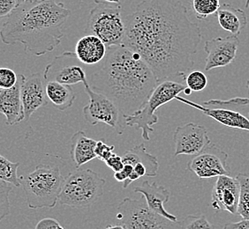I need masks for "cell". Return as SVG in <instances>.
I'll list each match as a JSON object with an SVG mask.
<instances>
[{"instance_id": "obj_1", "label": "cell", "mask_w": 249, "mask_h": 229, "mask_svg": "<svg viewBox=\"0 0 249 229\" xmlns=\"http://www.w3.org/2000/svg\"><path fill=\"white\" fill-rule=\"evenodd\" d=\"M124 19L123 45L139 55L158 83L185 82L202 35L182 0H142Z\"/></svg>"}, {"instance_id": "obj_2", "label": "cell", "mask_w": 249, "mask_h": 229, "mask_svg": "<svg viewBox=\"0 0 249 229\" xmlns=\"http://www.w3.org/2000/svg\"><path fill=\"white\" fill-rule=\"evenodd\" d=\"M104 60L88 82L112 100L125 118L142 108L159 83L139 55L124 45L107 48Z\"/></svg>"}, {"instance_id": "obj_3", "label": "cell", "mask_w": 249, "mask_h": 229, "mask_svg": "<svg viewBox=\"0 0 249 229\" xmlns=\"http://www.w3.org/2000/svg\"><path fill=\"white\" fill-rule=\"evenodd\" d=\"M70 15L63 3L26 0L2 26L0 38L5 45L21 43L26 52L42 57L61 43L63 28Z\"/></svg>"}, {"instance_id": "obj_4", "label": "cell", "mask_w": 249, "mask_h": 229, "mask_svg": "<svg viewBox=\"0 0 249 229\" xmlns=\"http://www.w3.org/2000/svg\"><path fill=\"white\" fill-rule=\"evenodd\" d=\"M67 176H64L58 164L51 162L40 163L33 171L19 177L29 208L55 207Z\"/></svg>"}, {"instance_id": "obj_5", "label": "cell", "mask_w": 249, "mask_h": 229, "mask_svg": "<svg viewBox=\"0 0 249 229\" xmlns=\"http://www.w3.org/2000/svg\"><path fill=\"white\" fill-rule=\"evenodd\" d=\"M106 180L92 169L78 168L68 174L58 196L61 205L89 208L104 195Z\"/></svg>"}, {"instance_id": "obj_6", "label": "cell", "mask_w": 249, "mask_h": 229, "mask_svg": "<svg viewBox=\"0 0 249 229\" xmlns=\"http://www.w3.org/2000/svg\"><path fill=\"white\" fill-rule=\"evenodd\" d=\"M186 88L187 86L179 82L165 81L159 83L142 108L134 114L125 117L124 123L127 126L142 130V136L144 140L149 141L150 133L154 131L152 126L158 123L156 111L161 106L174 100Z\"/></svg>"}, {"instance_id": "obj_7", "label": "cell", "mask_w": 249, "mask_h": 229, "mask_svg": "<svg viewBox=\"0 0 249 229\" xmlns=\"http://www.w3.org/2000/svg\"><path fill=\"white\" fill-rule=\"evenodd\" d=\"M85 31L102 40L107 48L123 45L125 25L121 5L96 4L90 10Z\"/></svg>"}, {"instance_id": "obj_8", "label": "cell", "mask_w": 249, "mask_h": 229, "mask_svg": "<svg viewBox=\"0 0 249 229\" xmlns=\"http://www.w3.org/2000/svg\"><path fill=\"white\" fill-rule=\"evenodd\" d=\"M117 219L125 229H182L181 222L168 220L149 210L144 198H124L118 205Z\"/></svg>"}, {"instance_id": "obj_9", "label": "cell", "mask_w": 249, "mask_h": 229, "mask_svg": "<svg viewBox=\"0 0 249 229\" xmlns=\"http://www.w3.org/2000/svg\"><path fill=\"white\" fill-rule=\"evenodd\" d=\"M83 85L89 98V104L82 110L87 122L91 125L106 124L115 130L120 135L123 133L124 127L121 123V116L123 115L115 103L105 95L93 90L88 80L83 82Z\"/></svg>"}, {"instance_id": "obj_10", "label": "cell", "mask_w": 249, "mask_h": 229, "mask_svg": "<svg viewBox=\"0 0 249 229\" xmlns=\"http://www.w3.org/2000/svg\"><path fill=\"white\" fill-rule=\"evenodd\" d=\"M43 79L45 82H58L67 86L83 83L88 80L83 64L72 51H65L54 57L45 67Z\"/></svg>"}, {"instance_id": "obj_11", "label": "cell", "mask_w": 249, "mask_h": 229, "mask_svg": "<svg viewBox=\"0 0 249 229\" xmlns=\"http://www.w3.org/2000/svg\"><path fill=\"white\" fill-rule=\"evenodd\" d=\"M227 159L226 152L216 144H210L201 153L192 158L187 163V170L195 173L200 179L231 176Z\"/></svg>"}, {"instance_id": "obj_12", "label": "cell", "mask_w": 249, "mask_h": 229, "mask_svg": "<svg viewBox=\"0 0 249 229\" xmlns=\"http://www.w3.org/2000/svg\"><path fill=\"white\" fill-rule=\"evenodd\" d=\"M174 156L196 155L211 144L206 128L201 124L188 123L178 126L173 134Z\"/></svg>"}, {"instance_id": "obj_13", "label": "cell", "mask_w": 249, "mask_h": 229, "mask_svg": "<svg viewBox=\"0 0 249 229\" xmlns=\"http://www.w3.org/2000/svg\"><path fill=\"white\" fill-rule=\"evenodd\" d=\"M239 46V37L232 34L206 41L204 44V51L207 53L205 71L230 65L234 62Z\"/></svg>"}, {"instance_id": "obj_14", "label": "cell", "mask_w": 249, "mask_h": 229, "mask_svg": "<svg viewBox=\"0 0 249 229\" xmlns=\"http://www.w3.org/2000/svg\"><path fill=\"white\" fill-rule=\"evenodd\" d=\"M20 78V97L23 106L25 120L40 108L48 104V99L43 83V76L36 72L29 77L19 74Z\"/></svg>"}, {"instance_id": "obj_15", "label": "cell", "mask_w": 249, "mask_h": 229, "mask_svg": "<svg viewBox=\"0 0 249 229\" xmlns=\"http://www.w3.org/2000/svg\"><path fill=\"white\" fill-rule=\"evenodd\" d=\"M240 197V184L235 177H217L211 192V206L219 212L225 211L237 214Z\"/></svg>"}, {"instance_id": "obj_16", "label": "cell", "mask_w": 249, "mask_h": 229, "mask_svg": "<svg viewBox=\"0 0 249 229\" xmlns=\"http://www.w3.org/2000/svg\"><path fill=\"white\" fill-rule=\"evenodd\" d=\"M134 191L143 196L149 210L163 216L168 220L178 221L177 217L169 213L164 208V204L167 203L171 196V193L166 188L158 185L157 182L150 183L149 181H144L140 186L135 187Z\"/></svg>"}, {"instance_id": "obj_17", "label": "cell", "mask_w": 249, "mask_h": 229, "mask_svg": "<svg viewBox=\"0 0 249 229\" xmlns=\"http://www.w3.org/2000/svg\"><path fill=\"white\" fill-rule=\"evenodd\" d=\"M176 100L181 101L183 103L196 110H200L204 114L210 116L211 118L216 120L219 124H223L230 128L247 131L249 132V118L240 114V112L228 109H219V108H206L191 100H187L178 96L175 98Z\"/></svg>"}, {"instance_id": "obj_18", "label": "cell", "mask_w": 249, "mask_h": 229, "mask_svg": "<svg viewBox=\"0 0 249 229\" xmlns=\"http://www.w3.org/2000/svg\"><path fill=\"white\" fill-rule=\"evenodd\" d=\"M0 114L5 115L7 125L19 124L25 120L20 97V78L14 87L0 90Z\"/></svg>"}, {"instance_id": "obj_19", "label": "cell", "mask_w": 249, "mask_h": 229, "mask_svg": "<svg viewBox=\"0 0 249 229\" xmlns=\"http://www.w3.org/2000/svg\"><path fill=\"white\" fill-rule=\"evenodd\" d=\"M107 47L103 41L93 34H87L78 41L75 54L83 65H96L105 59Z\"/></svg>"}, {"instance_id": "obj_20", "label": "cell", "mask_w": 249, "mask_h": 229, "mask_svg": "<svg viewBox=\"0 0 249 229\" xmlns=\"http://www.w3.org/2000/svg\"><path fill=\"white\" fill-rule=\"evenodd\" d=\"M215 15L222 29L238 37L248 25V16L244 11L227 3L220 5Z\"/></svg>"}, {"instance_id": "obj_21", "label": "cell", "mask_w": 249, "mask_h": 229, "mask_svg": "<svg viewBox=\"0 0 249 229\" xmlns=\"http://www.w3.org/2000/svg\"><path fill=\"white\" fill-rule=\"evenodd\" d=\"M96 140L88 138L83 131H78L71 139V158L76 169L96 159Z\"/></svg>"}, {"instance_id": "obj_22", "label": "cell", "mask_w": 249, "mask_h": 229, "mask_svg": "<svg viewBox=\"0 0 249 229\" xmlns=\"http://www.w3.org/2000/svg\"><path fill=\"white\" fill-rule=\"evenodd\" d=\"M122 162L124 165H131L132 167L136 163L142 164L147 169V177H155L158 175L159 164L158 158L147 152L143 143L140 144L128 150L122 156Z\"/></svg>"}, {"instance_id": "obj_23", "label": "cell", "mask_w": 249, "mask_h": 229, "mask_svg": "<svg viewBox=\"0 0 249 229\" xmlns=\"http://www.w3.org/2000/svg\"><path fill=\"white\" fill-rule=\"evenodd\" d=\"M46 96L53 105L61 111L68 110L72 107L76 96L72 86L63 85L58 82H46Z\"/></svg>"}, {"instance_id": "obj_24", "label": "cell", "mask_w": 249, "mask_h": 229, "mask_svg": "<svg viewBox=\"0 0 249 229\" xmlns=\"http://www.w3.org/2000/svg\"><path fill=\"white\" fill-rule=\"evenodd\" d=\"M240 184V197L237 214L243 220H249V173H240L236 177Z\"/></svg>"}, {"instance_id": "obj_25", "label": "cell", "mask_w": 249, "mask_h": 229, "mask_svg": "<svg viewBox=\"0 0 249 229\" xmlns=\"http://www.w3.org/2000/svg\"><path fill=\"white\" fill-rule=\"evenodd\" d=\"M19 163H12L0 153V181H5L13 186H20L18 177Z\"/></svg>"}, {"instance_id": "obj_26", "label": "cell", "mask_w": 249, "mask_h": 229, "mask_svg": "<svg viewBox=\"0 0 249 229\" xmlns=\"http://www.w3.org/2000/svg\"><path fill=\"white\" fill-rule=\"evenodd\" d=\"M220 7L219 0H193V10L198 19H206L216 15Z\"/></svg>"}, {"instance_id": "obj_27", "label": "cell", "mask_w": 249, "mask_h": 229, "mask_svg": "<svg viewBox=\"0 0 249 229\" xmlns=\"http://www.w3.org/2000/svg\"><path fill=\"white\" fill-rule=\"evenodd\" d=\"M182 229H215L204 214L187 216L181 222Z\"/></svg>"}, {"instance_id": "obj_28", "label": "cell", "mask_w": 249, "mask_h": 229, "mask_svg": "<svg viewBox=\"0 0 249 229\" xmlns=\"http://www.w3.org/2000/svg\"><path fill=\"white\" fill-rule=\"evenodd\" d=\"M186 86L192 92L204 90L208 85V78L202 72L194 71L189 72L186 77Z\"/></svg>"}, {"instance_id": "obj_29", "label": "cell", "mask_w": 249, "mask_h": 229, "mask_svg": "<svg viewBox=\"0 0 249 229\" xmlns=\"http://www.w3.org/2000/svg\"><path fill=\"white\" fill-rule=\"evenodd\" d=\"M12 191V184L0 181V221L10 214L9 196Z\"/></svg>"}, {"instance_id": "obj_30", "label": "cell", "mask_w": 249, "mask_h": 229, "mask_svg": "<svg viewBox=\"0 0 249 229\" xmlns=\"http://www.w3.org/2000/svg\"><path fill=\"white\" fill-rule=\"evenodd\" d=\"M249 104V99L247 98H239L236 97L228 100H210L203 101L202 106L206 108H219V109H228L230 110L232 107L245 106Z\"/></svg>"}, {"instance_id": "obj_31", "label": "cell", "mask_w": 249, "mask_h": 229, "mask_svg": "<svg viewBox=\"0 0 249 229\" xmlns=\"http://www.w3.org/2000/svg\"><path fill=\"white\" fill-rule=\"evenodd\" d=\"M18 75L7 67H0V90L10 89L16 85Z\"/></svg>"}, {"instance_id": "obj_32", "label": "cell", "mask_w": 249, "mask_h": 229, "mask_svg": "<svg viewBox=\"0 0 249 229\" xmlns=\"http://www.w3.org/2000/svg\"><path fill=\"white\" fill-rule=\"evenodd\" d=\"M114 148H115L114 146L107 145L104 143L103 141H97L96 148H95L96 159L106 163V161L113 154Z\"/></svg>"}, {"instance_id": "obj_33", "label": "cell", "mask_w": 249, "mask_h": 229, "mask_svg": "<svg viewBox=\"0 0 249 229\" xmlns=\"http://www.w3.org/2000/svg\"><path fill=\"white\" fill-rule=\"evenodd\" d=\"M18 7L16 0H0V20L8 18Z\"/></svg>"}, {"instance_id": "obj_34", "label": "cell", "mask_w": 249, "mask_h": 229, "mask_svg": "<svg viewBox=\"0 0 249 229\" xmlns=\"http://www.w3.org/2000/svg\"><path fill=\"white\" fill-rule=\"evenodd\" d=\"M105 163H106L107 167H110V169L113 170L115 173L121 171L124 167V163L122 162V157H120L114 153Z\"/></svg>"}, {"instance_id": "obj_35", "label": "cell", "mask_w": 249, "mask_h": 229, "mask_svg": "<svg viewBox=\"0 0 249 229\" xmlns=\"http://www.w3.org/2000/svg\"><path fill=\"white\" fill-rule=\"evenodd\" d=\"M36 229H65L58 220L53 218H45L40 220L36 226Z\"/></svg>"}, {"instance_id": "obj_36", "label": "cell", "mask_w": 249, "mask_h": 229, "mask_svg": "<svg viewBox=\"0 0 249 229\" xmlns=\"http://www.w3.org/2000/svg\"><path fill=\"white\" fill-rule=\"evenodd\" d=\"M133 172H134V167H132L131 165H127L126 164V165H124V167H123V169L121 171L114 174V178L118 181L124 182L126 180H128V178L132 175Z\"/></svg>"}, {"instance_id": "obj_37", "label": "cell", "mask_w": 249, "mask_h": 229, "mask_svg": "<svg viewBox=\"0 0 249 229\" xmlns=\"http://www.w3.org/2000/svg\"><path fill=\"white\" fill-rule=\"evenodd\" d=\"M223 229H249V220H242L239 222H231L224 226Z\"/></svg>"}, {"instance_id": "obj_38", "label": "cell", "mask_w": 249, "mask_h": 229, "mask_svg": "<svg viewBox=\"0 0 249 229\" xmlns=\"http://www.w3.org/2000/svg\"><path fill=\"white\" fill-rule=\"evenodd\" d=\"M96 4H111L120 5V0H94Z\"/></svg>"}, {"instance_id": "obj_39", "label": "cell", "mask_w": 249, "mask_h": 229, "mask_svg": "<svg viewBox=\"0 0 249 229\" xmlns=\"http://www.w3.org/2000/svg\"><path fill=\"white\" fill-rule=\"evenodd\" d=\"M104 229H125L123 225H108L107 227H106Z\"/></svg>"}, {"instance_id": "obj_40", "label": "cell", "mask_w": 249, "mask_h": 229, "mask_svg": "<svg viewBox=\"0 0 249 229\" xmlns=\"http://www.w3.org/2000/svg\"><path fill=\"white\" fill-rule=\"evenodd\" d=\"M184 93L186 94V96H189V95H191L192 91L187 87V88L185 89V91H184Z\"/></svg>"}, {"instance_id": "obj_41", "label": "cell", "mask_w": 249, "mask_h": 229, "mask_svg": "<svg viewBox=\"0 0 249 229\" xmlns=\"http://www.w3.org/2000/svg\"><path fill=\"white\" fill-rule=\"evenodd\" d=\"M16 1H17V3H18V6L22 5V4H24L25 2H26V0H16Z\"/></svg>"}, {"instance_id": "obj_42", "label": "cell", "mask_w": 249, "mask_h": 229, "mask_svg": "<svg viewBox=\"0 0 249 229\" xmlns=\"http://www.w3.org/2000/svg\"><path fill=\"white\" fill-rule=\"evenodd\" d=\"M245 6L248 8V7H249V0H246V5H245Z\"/></svg>"}, {"instance_id": "obj_43", "label": "cell", "mask_w": 249, "mask_h": 229, "mask_svg": "<svg viewBox=\"0 0 249 229\" xmlns=\"http://www.w3.org/2000/svg\"><path fill=\"white\" fill-rule=\"evenodd\" d=\"M247 86H248V88H249V80L247 82Z\"/></svg>"}, {"instance_id": "obj_44", "label": "cell", "mask_w": 249, "mask_h": 229, "mask_svg": "<svg viewBox=\"0 0 249 229\" xmlns=\"http://www.w3.org/2000/svg\"><path fill=\"white\" fill-rule=\"evenodd\" d=\"M38 1H53V0H38Z\"/></svg>"}]
</instances>
